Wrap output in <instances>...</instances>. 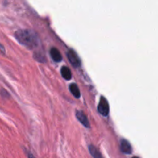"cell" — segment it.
Here are the masks:
<instances>
[{
  "instance_id": "277c9868",
  "label": "cell",
  "mask_w": 158,
  "mask_h": 158,
  "mask_svg": "<svg viewBox=\"0 0 158 158\" xmlns=\"http://www.w3.org/2000/svg\"><path fill=\"white\" fill-rule=\"evenodd\" d=\"M76 117H77V120L86 128H90V123H89V120H88L87 117L86 116V114L80 110H77L76 112Z\"/></svg>"
},
{
  "instance_id": "ba28073f",
  "label": "cell",
  "mask_w": 158,
  "mask_h": 158,
  "mask_svg": "<svg viewBox=\"0 0 158 158\" xmlns=\"http://www.w3.org/2000/svg\"><path fill=\"white\" fill-rule=\"evenodd\" d=\"M61 75L66 80H70L72 79V73L67 66H63L61 68Z\"/></svg>"
},
{
  "instance_id": "8fae6325",
  "label": "cell",
  "mask_w": 158,
  "mask_h": 158,
  "mask_svg": "<svg viewBox=\"0 0 158 158\" xmlns=\"http://www.w3.org/2000/svg\"><path fill=\"white\" fill-rule=\"evenodd\" d=\"M0 52H2V53H5L6 52V50H5V47L2 46V45L0 43Z\"/></svg>"
},
{
  "instance_id": "4fadbf2b",
  "label": "cell",
  "mask_w": 158,
  "mask_h": 158,
  "mask_svg": "<svg viewBox=\"0 0 158 158\" xmlns=\"http://www.w3.org/2000/svg\"><path fill=\"white\" fill-rule=\"evenodd\" d=\"M132 158H139V157H132Z\"/></svg>"
},
{
  "instance_id": "6da1fadb",
  "label": "cell",
  "mask_w": 158,
  "mask_h": 158,
  "mask_svg": "<svg viewBox=\"0 0 158 158\" xmlns=\"http://www.w3.org/2000/svg\"><path fill=\"white\" fill-rule=\"evenodd\" d=\"M15 37L17 41L29 49H34L40 44L39 35L31 29H20L15 32Z\"/></svg>"
},
{
  "instance_id": "8992f818",
  "label": "cell",
  "mask_w": 158,
  "mask_h": 158,
  "mask_svg": "<svg viewBox=\"0 0 158 158\" xmlns=\"http://www.w3.org/2000/svg\"><path fill=\"white\" fill-rule=\"evenodd\" d=\"M49 53H50L51 58H52L54 61L56 62V63H59V62H60L62 60H63V57H62L61 53H60V51L57 49V48L56 47L51 48Z\"/></svg>"
},
{
  "instance_id": "7a4b0ae2",
  "label": "cell",
  "mask_w": 158,
  "mask_h": 158,
  "mask_svg": "<svg viewBox=\"0 0 158 158\" xmlns=\"http://www.w3.org/2000/svg\"><path fill=\"white\" fill-rule=\"evenodd\" d=\"M98 112L103 117H107L110 112V106L108 101L104 97H101L98 106H97Z\"/></svg>"
},
{
  "instance_id": "9c48e42d",
  "label": "cell",
  "mask_w": 158,
  "mask_h": 158,
  "mask_svg": "<svg viewBox=\"0 0 158 158\" xmlns=\"http://www.w3.org/2000/svg\"><path fill=\"white\" fill-rule=\"evenodd\" d=\"M69 90H70L71 94L76 97V98H80V91L79 87L77 86V85L76 83H72L69 86Z\"/></svg>"
},
{
  "instance_id": "30bf717a",
  "label": "cell",
  "mask_w": 158,
  "mask_h": 158,
  "mask_svg": "<svg viewBox=\"0 0 158 158\" xmlns=\"http://www.w3.org/2000/svg\"><path fill=\"white\" fill-rule=\"evenodd\" d=\"M34 59H35L37 61L40 62V63H45V62L46 61L44 54L42 53L41 52H35V53H34Z\"/></svg>"
},
{
  "instance_id": "7c38bea8",
  "label": "cell",
  "mask_w": 158,
  "mask_h": 158,
  "mask_svg": "<svg viewBox=\"0 0 158 158\" xmlns=\"http://www.w3.org/2000/svg\"><path fill=\"white\" fill-rule=\"evenodd\" d=\"M26 155H27L28 158H35L29 151H26Z\"/></svg>"
},
{
  "instance_id": "5b68a950",
  "label": "cell",
  "mask_w": 158,
  "mask_h": 158,
  "mask_svg": "<svg viewBox=\"0 0 158 158\" xmlns=\"http://www.w3.org/2000/svg\"><path fill=\"white\" fill-rule=\"evenodd\" d=\"M120 151L125 154H131L133 152L132 146L128 140L122 139L120 140Z\"/></svg>"
},
{
  "instance_id": "3957f363",
  "label": "cell",
  "mask_w": 158,
  "mask_h": 158,
  "mask_svg": "<svg viewBox=\"0 0 158 158\" xmlns=\"http://www.w3.org/2000/svg\"><path fill=\"white\" fill-rule=\"evenodd\" d=\"M67 58L74 68H79L81 66V61H80V57L78 56L77 52L73 49H69L67 52Z\"/></svg>"
},
{
  "instance_id": "52a82bcc",
  "label": "cell",
  "mask_w": 158,
  "mask_h": 158,
  "mask_svg": "<svg viewBox=\"0 0 158 158\" xmlns=\"http://www.w3.org/2000/svg\"><path fill=\"white\" fill-rule=\"evenodd\" d=\"M89 151L94 158H103L100 151L94 145H89Z\"/></svg>"
}]
</instances>
